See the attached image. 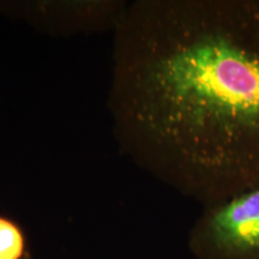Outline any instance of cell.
I'll return each instance as SVG.
<instances>
[{"label":"cell","instance_id":"3957f363","mask_svg":"<svg viewBox=\"0 0 259 259\" xmlns=\"http://www.w3.org/2000/svg\"><path fill=\"white\" fill-rule=\"evenodd\" d=\"M17 14L30 23L52 30H95L119 24L126 9L113 3H35V5H11Z\"/></svg>","mask_w":259,"mask_h":259},{"label":"cell","instance_id":"277c9868","mask_svg":"<svg viewBox=\"0 0 259 259\" xmlns=\"http://www.w3.org/2000/svg\"><path fill=\"white\" fill-rule=\"evenodd\" d=\"M27 244L17 223L0 215V259H25Z\"/></svg>","mask_w":259,"mask_h":259},{"label":"cell","instance_id":"5b68a950","mask_svg":"<svg viewBox=\"0 0 259 259\" xmlns=\"http://www.w3.org/2000/svg\"><path fill=\"white\" fill-rule=\"evenodd\" d=\"M25 259H31V257H30V255L28 254V255H27V258H25Z\"/></svg>","mask_w":259,"mask_h":259},{"label":"cell","instance_id":"7a4b0ae2","mask_svg":"<svg viewBox=\"0 0 259 259\" xmlns=\"http://www.w3.org/2000/svg\"><path fill=\"white\" fill-rule=\"evenodd\" d=\"M187 245L196 259H259V186L204 206Z\"/></svg>","mask_w":259,"mask_h":259},{"label":"cell","instance_id":"6da1fadb","mask_svg":"<svg viewBox=\"0 0 259 259\" xmlns=\"http://www.w3.org/2000/svg\"><path fill=\"white\" fill-rule=\"evenodd\" d=\"M122 151L212 205L259 186V0H139L115 28Z\"/></svg>","mask_w":259,"mask_h":259}]
</instances>
